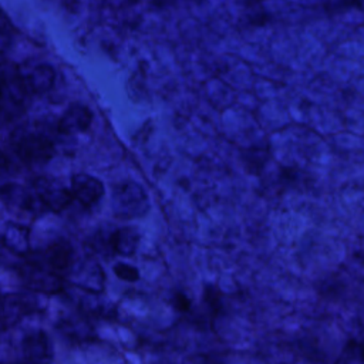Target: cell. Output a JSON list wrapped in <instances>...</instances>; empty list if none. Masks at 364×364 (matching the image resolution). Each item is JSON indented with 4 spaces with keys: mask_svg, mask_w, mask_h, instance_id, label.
I'll list each match as a JSON object with an SVG mask.
<instances>
[{
    "mask_svg": "<svg viewBox=\"0 0 364 364\" xmlns=\"http://www.w3.org/2000/svg\"><path fill=\"white\" fill-rule=\"evenodd\" d=\"M11 144L19 160L32 167L48 164L56 154L53 137L40 124L26 123L15 128Z\"/></svg>",
    "mask_w": 364,
    "mask_h": 364,
    "instance_id": "obj_1",
    "label": "cell"
},
{
    "mask_svg": "<svg viewBox=\"0 0 364 364\" xmlns=\"http://www.w3.org/2000/svg\"><path fill=\"white\" fill-rule=\"evenodd\" d=\"M29 100L31 93L18 69L4 73L0 77V118L8 123L21 118L28 110Z\"/></svg>",
    "mask_w": 364,
    "mask_h": 364,
    "instance_id": "obj_2",
    "label": "cell"
},
{
    "mask_svg": "<svg viewBox=\"0 0 364 364\" xmlns=\"http://www.w3.org/2000/svg\"><path fill=\"white\" fill-rule=\"evenodd\" d=\"M18 272L23 285L35 293L57 294L66 290L65 276L56 273L29 253L18 266Z\"/></svg>",
    "mask_w": 364,
    "mask_h": 364,
    "instance_id": "obj_3",
    "label": "cell"
},
{
    "mask_svg": "<svg viewBox=\"0 0 364 364\" xmlns=\"http://www.w3.org/2000/svg\"><path fill=\"white\" fill-rule=\"evenodd\" d=\"M113 212L118 219H137L150 209V199L144 188L134 181H121L113 187Z\"/></svg>",
    "mask_w": 364,
    "mask_h": 364,
    "instance_id": "obj_4",
    "label": "cell"
},
{
    "mask_svg": "<svg viewBox=\"0 0 364 364\" xmlns=\"http://www.w3.org/2000/svg\"><path fill=\"white\" fill-rule=\"evenodd\" d=\"M32 188L43 208L50 212H62L67 209L75 201L72 189L69 187H65L55 178H38L33 182Z\"/></svg>",
    "mask_w": 364,
    "mask_h": 364,
    "instance_id": "obj_5",
    "label": "cell"
},
{
    "mask_svg": "<svg viewBox=\"0 0 364 364\" xmlns=\"http://www.w3.org/2000/svg\"><path fill=\"white\" fill-rule=\"evenodd\" d=\"M38 310V303L33 297L25 293L0 294V323L4 330L15 327L26 316Z\"/></svg>",
    "mask_w": 364,
    "mask_h": 364,
    "instance_id": "obj_6",
    "label": "cell"
},
{
    "mask_svg": "<svg viewBox=\"0 0 364 364\" xmlns=\"http://www.w3.org/2000/svg\"><path fill=\"white\" fill-rule=\"evenodd\" d=\"M0 199L6 208L21 214L40 215L46 212L33 188H28L18 184H5L0 187Z\"/></svg>",
    "mask_w": 364,
    "mask_h": 364,
    "instance_id": "obj_7",
    "label": "cell"
},
{
    "mask_svg": "<svg viewBox=\"0 0 364 364\" xmlns=\"http://www.w3.org/2000/svg\"><path fill=\"white\" fill-rule=\"evenodd\" d=\"M33 258L45 263L48 268L55 270L56 273L65 276L66 273L72 272L76 265V252L70 242L67 241H56L50 243L43 250L29 252Z\"/></svg>",
    "mask_w": 364,
    "mask_h": 364,
    "instance_id": "obj_8",
    "label": "cell"
},
{
    "mask_svg": "<svg viewBox=\"0 0 364 364\" xmlns=\"http://www.w3.org/2000/svg\"><path fill=\"white\" fill-rule=\"evenodd\" d=\"M93 123L92 110L80 103L72 104L57 121V133L66 137H73L86 133Z\"/></svg>",
    "mask_w": 364,
    "mask_h": 364,
    "instance_id": "obj_9",
    "label": "cell"
},
{
    "mask_svg": "<svg viewBox=\"0 0 364 364\" xmlns=\"http://www.w3.org/2000/svg\"><path fill=\"white\" fill-rule=\"evenodd\" d=\"M18 72L31 93V96H40L50 92L55 84L56 73L49 65H33L18 67Z\"/></svg>",
    "mask_w": 364,
    "mask_h": 364,
    "instance_id": "obj_10",
    "label": "cell"
},
{
    "mask_svg": "<svg viewBox=\"0 0 364 364\" xmlns=\"http://www.w3.org/2000/svg\"><path fill=\"white\" fill-rule=\"evenodd\" d=\"M70 189L75 201L86 208L96 205L104 195L103 182L87 174H76L72 178Z\"/></svg>",
    "mask_w": 364,
    "mask_h": 364,
    "instance_id": "obj_11",
    "label": "cell"
},
{
    "mask_svg": "<svg viewBox=\"0 0 364 364\" xmlns=\"http://www.w3.org/2000/svg\"><path fill=\"white\" fill-rule=\"evenodd\" d=\"M22 351L29 361H46L53 355V348L49 336L45 331H33L25 336L22 341Z\"/></svg>",
    "mask_w": 364,
    "mask_h": 364,
    "instance_id": "obj_12",
    "label": "cell"
},
{
    "mask_svg": "<svg viewBox=\"0 0 364 364\" xmlns=\"http://www.w3.org/2000/svg\"><path fill=\"white\" fill-rule=\"evenodd\" d=\"M141 235L134 226H126L114 231L109 239V245L116 255L133 256L140 246Z\"/></svg>",
    "mask_w": 364,
    "mask_h": 364,
    "instance_id": "obj_13",
    "label": "cell"
},
{
    "mask_svg": "<svg viewBox=\"0 0 364 364\" xmlns=\"http://www.w3.org/2000/svg\"><path fill=\"white\" fill-rule=\"evenodd\" d=\"M60 331L72 341L83 343L93 338V326L83 316H70L62 320Z\"/></svg>",
    "mask_w": 364,
    "mask_h": 364,
    "instance_id": "obj_14",
    "label": "cell"
},
{
    "mask_svg": "<svg viewBox=\"0 0 364 364\" xmlns=\"http://www.w3.org/2000/svg\"><path fill=\"white\" fill-rule=\"evenodd\" d=\"M6 248L15 255L25 258L31 249H29V238H28V231L23 226H16L12 225L8 228L6 233L2 235Z\"/></svg>",
    "mask_w": 364,
    "mask_h": 364,
    "instance_id": "obj_15",
    "label": "cell"
},
{
    "mask_svg": "<svg viewBox=\"0 0 364 364\" xmlns=\"http://www.w3.org/2000/svg\"><path fill=\"white\" fill-rule=\"evenodd\" d=\"M242 161L249 174L258 175L269 161V150L262 145L250 147L242 154Z\"/></svg>",
    "mask_w": 364,
    "mask_h": 364,
    "instance_id": "obj_16",
    "label": "cell"
},
{
    "mask_svg": "<svg viewBox=\"0 0 364 364\" xmlns=\"http://www.w3.org/2000/svg\"><path fill=\"white\" fill-rule=\"evenodd\" d=\"M277 182L282 188H297L306 184V175L297 168H282L277 175Z\"/></svg>",
    "mask_w": 364,
    "mask_h": 364,
    "instance_id": "obj_17",
    "label": "cell"
},
{
    "mask_svg": "<svg viewBox=\"0 0 364 364\" xmlns=\"http://www.w3.org/2000/svg\"><path fill=\"white\" fill-rule=\"evenodd\" d=\"M224 294L216 286L206 285L204 287V303L212 314H219L224 310Z\"/></svg>",
    "mask_w": 364,
    "mask_h": 364,
    "instance_id": "obj_18",
    "label": "cell"
},
{
    "mask_svg": "<svg viewBox=\"0 0 364 364\" xmlns=\"http://www.w3.org/2000/svg\"><path fill=\"white\" fill-rule=\"evenodd\" d=\"M114 273L117 277L126 282H137L140 279V272L137 268L128 263H117L114 266Z\"/></svg>",
    "mask_w": 364,
    "mask_h": 364,
    "instance_id": "obj_19",
    "label": "cell"
},
{
    "mask_svg": "<svg viewBox=\"0 0 364 364\" xmlns=\"http://www.w3.org/2000/svg\"><path fill=\"white\" fill-rule=\"evenodd\" d=\"M172 304L175 307V310H178L180 313H188L192 310V299L184 293V292H177L172 297Z\"/></svg>",
    "mask_w": 364,
    "mask_h": 364,
    "instance_id": "obj_20",
    "label": "cell"
},
{
    "mask_svg": "<svg viewBox=\"0 0 364 364\" xmlns=\"http://www.w3.org/2000/svg\"><path fill=\"white\" fill-rule=\"evenodd\" d=\"M343 361H351V360H357V361H363L361 358V346L355 341V340H350V343H347L343 357Z\"/></svg>",
    "mask_w": 364,
    "mask_h": 364,
    "instance_id": "obj_21",
    "label": "cell"
},
{
    "mask_svg": "<svg viewBox=\"0 0 364 364\" xmlns=\"http://www.w3.org/2000/svg\"><path fill=\"white\" fill-rule=\"evenodd\" d=\"M9 170H11V160L4 151H0V180L6 177Z\"/></svg>",
    "mask_w": 364,
    "mask_h": 364,
    "instance_id": "obj_22",
    "label": "cell"
},
{
    "mask_svg": "<svg viewBox=\"0 0 364 364\" xmlns=\"http://www.w3.org/2000/svg\"><path fill=\"white\" fill-rule=\"evenodd\" d=\"M11 29H12L11 21H9L8 16L5 15V12H4L2 9H0V33L9 35V33H11Z\"/></svg>",
    "mask_w": 364,
    "mask_h": 364,
    "instance_id": "obj_23",
    "label": "cell"
},
{
    "mask_svg": "<svg viewBox=\"0 0 364 364\" xmlns=\"http://www.w3.org/2000/svg\"><path fill=\"white\" fill-rule=\"evenodd\" d=\"M12 256H15V255L6 248L4 236L0 235V262H8V260H11Z\"/></svg>",
    "mask_w": 364,
    "mask_h": 364,
    "instance_id": "obj_24",
    "label": "cell"
},
{
    "mask_svg": "<svg viewBox=\"0 0 364 364\" xmlns=\"http://www.w3.org/2000/svg\"><path fill=\"white\" fill-rule=\"evenodd\" d=\"M0 294H2V293H0ZM0 331H4V327H2V323H0Z\"/></svg>",
    "mask_w": 364,
    "mask_h": 364,
    "instance_id": "obj_25",
    "label": "cell"
},
{
    "mask_svg": "<svg viewBox=\"0 0 364 364\" xmlns=\"http://www.w3.org/2000/svg\"><path fill=\"white\" fill-rule=\"evenodd\" d=\"M131 2H136V0H131Z\"/></svg>",
    "mask_w": 364,
    "mask_h": 364,
    "instance_id": "obj_26",
    "label": "cell"
}]
</instances>
